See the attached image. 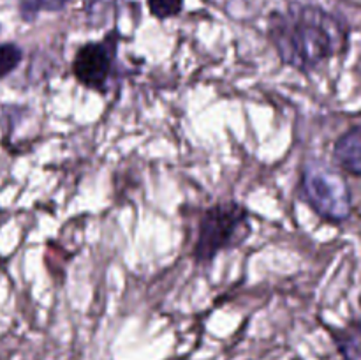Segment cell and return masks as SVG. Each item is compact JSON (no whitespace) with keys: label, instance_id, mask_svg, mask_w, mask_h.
Here are the masks:
<instances>
[{"label":"cell","instance_id":"6da1fadb","mask_svg":"<svg viewBox=\"0 0 361 360\" xmlns=\"http://www.w3.org/2000/svg\"><path fill=\"white\" fill-rule=\"evenodd\" d=\"M268 39L284 66L310 73L344 52L348 30L337 16L321 7L291 4L270 16Z\"/></svg>","mask_w":361,"mask_h":360},{"label":"cell","instance_id":"7a4b0ae2","mask_svg":"<svg viewBox=\"0 0 361 360\" xmlns=\"http://www.w3.org/2000/svg\"><path fill=\"white\" fill-rule=\"evenodd\" d=\"M252 232L250 212L238 201H221L201 214L197 239L194 244V260L208 265L222 251L242 246Z\"/></svg>","mask_w":361,"mask_h":360},{"label":"cell","instance_id":"3957f363","mask_svg":"<svg viewBox=\"0 0 361 360\" xmlns=\"http://www.w3.org/2000/svg\"><path fill=\"white\" fill-rule=\"evenodd\" d=\"M300 196L328 222L351 217L353 196L344 176L321 159H309L300 175Z\"/></svg>","mask_w":361,"mask_h":360},{"label":"cell","instance_id":"277c9868","mask_svg":"<svg viewBox=\"0 0 361 360\" xmlns=\"http://www.w3.org/2000/svg\"><path fill=\"white\" fill-rule=\"evenodd\" d=\"M118 30H111L102 41L85 42L80 46L71 64L78 83L88 90L108 94L118 71Z\"/></svg>","mask_w":361,"mask_h":360},{"label":"cell","instance_id":"5b68a950","mask_svg":"<svg viewBox=\"0 0 361 360\" xmlns=\"http://www.w3.org/2000/svg\"><path fill=\"white\" fill-rule=\"evenodd\" d=\"M334 159L342 169L361 176V126H355L337 138L334 145Z\"/></svg>","mask_w":361,"mask_h":360},{"label":"cell","instance_id":"8992f818","mask_svg":"<svg viewBox=\"0 0 361 360\" xmlns=\"http://www.w3.org/2000/svg\"><path fill=\"white\" fill-rule=\"evenodd\" d=\"M71 0H20L18 9L23 21H34L41 13H56L62 11Z\"/></svg>","mask_w":361,"mask_h":360},{"label":"cell","instance_id":"52a82bcc","mask_svg":"<svg viewBox=\"0 0 361 360\" xmlns=\"http://www.w3.org/2000/svg\"><path fill=\"white\" fill-rule=\"evenodd\" d=\"M23 60V49L14 42H0V80L16 71Z\"/></svg>","mask_w":361,"mask_h":360},{"label":"cell","instance_id":"ba28073f","mask_svg":"<svg viewBox=\"0 0 361 360\" xmlns=\"http://www.w3.org/2000/svg\"><path fill=\"white\" fill-rule=\"evenodd\" d=\"M147 2L152 16H155L157 20L178 16L183 9V0H147Z\"/></svg>","mask_w":361,"mask_h":360},{"label":"cell","instance_id":"9c48e42d","mask_svg":"<svg viewBox=\"0 0 361 360\" xmlns=\"http://www.w3.org/2000/svg\"><path fill=\"white\" fill-rule=\"evenodd\" d=\"M4 217H6V212H4L2 208H0V226H2V222H4Z\"/></svg>","mask_w":361,"mask_h":360}]
</instances>
